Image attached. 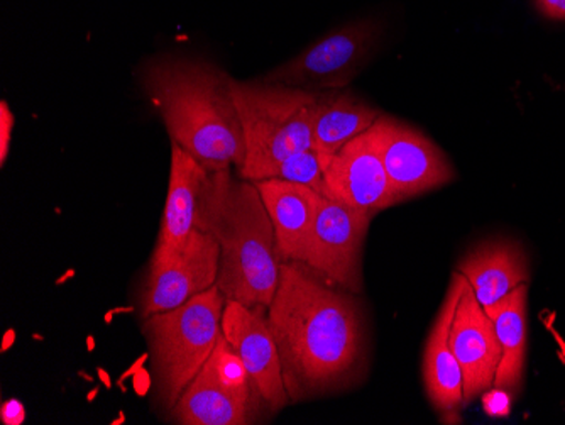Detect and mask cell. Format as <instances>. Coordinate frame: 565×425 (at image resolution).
<instances>
[{"mask_svg":"<svg viewBox=\"0 0 565 425\" xmlns=\"http://www.w3.org/2000/svg\"><path fill=\"white\" fill-rule=\"evenodd\" d=\"M268 322L290 404L348 392L366 379L363 304L300 262H282Z\"/></svg>","mask_w":565,"mask_h":425,"instance_id":"cell-1","label":"cell"},{"mask_svg":"<svg viewBox=\"0 0 565 425\" xmlns=\"http://www.w3.org/2000/svg\"><path fill=\"white\" fill-rule=\"evenodd\" d=\"M233 81L205 60L183 56H161L142 70V87L171 142L211 171L239 173L246 158Z\"/></svg>","mask_w":565,"mask_h":425,"instance_id":"cell-2","label":"cell"},{"mask_svg":"<svg viewBox=\"0 0 565 425\" xmlns=\"http://www.w3.org/2000/svg\"><path fill=\"white\" fill-rule=\"evenodd\" d=\"M199 230L221 246L217 287L231 302L268 310L278 290L282 259L258 187L236 170L214 171Z\"/></svg>","mask_w":565,"mask_h":425,"instance_id":"cell-3","label":"cell"},{"mask_svg":"<svg viewBox=\"0 0 565 425\" xmlns=\"http://www.w3.org/2000/svg\"><path fill=\"white\" fill-rule=\"evenodd\" d=\"M233 92L246 142V158L237 173L241 179L266 180L279 161L312 148L323 92L263 81H233Z\"/></svg>","mask_w":565,"mask_h":425,"instance_id":"cell-4","label":"cell"},{"mask_svg":"<svg viewBox=\"0 0 565 425\" xmlns=\"http://www.w3.org/2000/svg\"><path fill=\"white\" fill-rule=\"evenodd\" d=\"M227 298L217 285L177 309L145 317L142 334L151 357L152 386L164 411L171 412L222 338Z\"/></svg>","mask_w":565,"mask_h":425,"instance_id":"cell-5","label":"cell"},{"mask_svg":"<svg viewBox=\"0 0 565 425\" xmlns=\"http://www.w3.org/2000/svg\"><path fill=\"white\" fill-rule=\"evenodd\" d=\"M377 41L380 28L374 22L348 24L276 66L262 81L310 92L342 91L363 72Z\"/></svg>","mask_w":565,"mask_h":425,"instance_id":"cell-6","label":"cell"},{"mask_svg":"<svg viewBox=\"0 0 565 425\" xmlns=\"http://www.w3.org/2000/svg\"><path fill=\"white\" fill-rule=\"evenodd\" d=\"M398 202L449 185L457 173L443 149L414 126L381 114L367 129Z\"/></svg>","mask_w":565,"mask_h":425,"instance_id":"cell-7","label":"cell"},{"mask_svg":"<svg viewBox=\"0 0 565 425\" xmlns=\"http://www.w3.org/2000/svg\"><path fill=\"white\" fill-rule=\"evenodd\" d=\"M371 221V215L320 195L316 222L300 263L332 284L361 294L364 241Z\"/></svg>","mask_w":565,"mask_h":425,"instance_id":"cell-8","label":"cell"},{"mask_svg":"<svg viewBox=\"0 0 565 425\" xmlns=\"http://www.w3.org/2000/svg\"><path fill=\"white\" fill-rule=\"evenodd\" d=\"M221 246L207 231L196 227L180 252L160 263H149L142 291V316L177 309L217 284Z\"/></svg>","mask_w":565,"mask_h":425,"instance_id":"cell-9","label":"cell"},{"mask_svg":"<svg viewBox=\"0 0 565 425\" xmlns=\"http://www.w3.org/2000/svg\"><path fill=\"white\" fill-rule=\"evenodd\" d=\"M222 334L239 354L271 414L287 407L290 399L285 389L278 346L269 328L266 309L227 300L222 316Z\"/></svg>","mask_w":565,"mask_h":425,"instance_id":"cell-10","label":"cell"},{"mask_svg":"<svg viewBox=\"0 0 565 425\" xmlns=\"http://www.w3.org/2000/svg\"><path fill=\"white\" fill-rule=\"evenodd\" d=\"M322 195L371 217L399 204L367 131L326 161Z\"/></svg>","mask_w":565,"mask_h":425,"instance_id":"cell-11","label":"cell"},{"mask_svg":"<svg viewBox=\"0 0 565 425\" xmlns=\"http://www.w3.org/2000/svg\"><path fill=\"white\" fill-rule=\"evenodd\" d=\"M450 348L465 380V405L494 386L501 361L493 319L478 302L471 285H466L450 329Z\"/></svg>","mask_w":565,"mask_h":425,"instance_id":"cell-12","label":"cell"},{"mask_svg":"<svg viewBox=\"0 0 565 425\" xmlns=\"http://www.w3.org/2000/svg\"><path fill=\"white\" fill-rule=\"evenodd\" d=\"M466 285L468 280L465 275L454 273L449 290L428 332L422 361L425 393L431 407L443 415L444 421L449 415L456 417L457 412L465 407V380L450 348V329Z\"/></svg>","mask_w":565,"mask_h":425,"instance_id":"cell-13","label":"cell"},{"mask_svg":"<svg viewBox=\"0 0 565 425\" xmlns=\"http://www.w3.org/2000/svg\"><path fill=\"white\" fill-rule=\"evenodd\" d=\"M212 173L214 171L202 167L177 142H171L167 204L151 263L163 262L180 252L193 230L199 227L200 212L211 185Z\"/></svg>","mask_w":565,"mask_h":425,"instance_id":"cell-14","label":"cell"},{"mask_svg":"<svg viewBox=\"0 0 565 425\" xmlns=\"http://www.w3.org/2000/svg\"><path fill=\"white\" fill-rule=\"evenodd\" d=\"M471 285L484 309L497 306L520 285L529 284V258L522 244L511 240H493L476 246L457 266Z\"/></svg>","mask_w":565,"mask_h":425,"instance_id":"cell-15","label":"cell"},{"mask_svg":"<svg viewBox=\"0 0 565 425\" xmlns=\"http://www.w3.org/2000/svg\"><path fill=\"white\" fill-rule=\"evenodd\" d=\"M253 183L258 187L271 217L282 262H301L316 222L320 193L287 180L268 179Z\"/></svg>","mask_w":565,"mask_h":425,"instance_id":"cell-16","label":"cell"},{"mask_svg":"<svg viewBox=\"0 0 565 425\" xmlns=\"http://www.w3.org/2000/svg\"><path fill=\"white\" fill-rule=\"evenodd\" d=\"M380 116L376 107L352 92H323L313 124L312 148L327 161L352 139L364 135Z\"/></svg>","mask_w":565,"mask_h":425,"instance_id":"cell-17","label":"cell"},{"mask_svg":"<svg viewBox=\"0 0 565 425\" xmlns=\"http://www.w3.org/2000/svg\"><path fill=\"white\" fill-rule=\"evenodd\" d=\"M526 297L529 284H523L497 306L484 309L493 319L501 344V361L494 376V386L507 390L513 396L522 390L525 371Z\"/></svg>","mask_w":565,"mask_h":425,"instance_id":"cell-18","label":"cell"},{"mask_svg":"<svg viewBox=\"0 0 565 425\" xmlns=\"http://www.w3.org/2000/svg\"><path fill=\"white\" fill-rule=\"evenodd\" d=\"M262 414L196 374L171 408L170 418L182 425H246L256 424Z\"/></svg>","mask_w":565,"mask_h":425,"instance_id":"cell-19","label":"cell"},{"mask_svg":"<svg viewBox=\"0 0 565 425\" xmlns=\"http://www.w3.org/2000/svg\"><path fill=\"white\" fill-rule=\"evenodd\" d=\"M199 374L243 404L259 412H271L254 386L249 371L244 366L239 354L234 351L233 346L228 344L224 334L218 339L217 346Z\"/></svg>","mask_w":565,"mask_h":425,"instance_id":"cell-20","label":"cell"},{"mask_svg":"<svg viewBox=\"0 0 565 425\" xmlns=\"http://www.w3.org/2000/svg\"><path fill=\"white\" fill-rule=\"evenodd\" d=\"M323 168H326V160L320 157L319 151H316L313 148H307L279 161V163L273 168L268 179L300 183V185L316 190V192L322 195Z\"/></svg>","mask_w":565,"mask_h":425,"instance_id":"cell-21","label":"cell"},{"mask_svg":"<svg viewBox=\"0 0 565 425\" xmlns=\"http://www.w3.org/2000/svg\"><path fill=\"white\" fill-rule=\"evenodd\" d=\"M511 402H513V395L507 390L497 389V386H491L490 390L482 393V407L491 417H503V415L510 414Z\"/></svg>","mask_w":565,"mask_h":425,"instance_id":"cell-22","label":"cell"},{"mask_svg":"<svg viewBox=\"0 0 565 425\" xmlns=\"http://www.w3.org/2000/svg\"><path fill=\"white\" fill-rule=\"evenodd\" d=\"M12 129H14V114L9 109L6 100L0 103V163L4 167L11 149Z\"/></svg>","mask_w":565,"mask_h":425,"instance_id":"cell-23","label":"cell"},{"mask_svg":"<svg viewBox=\"0 0 565 425\" xmlns=\"http://www.w3.org/2000/svg\"><path fill=\"white\" fill-rule=\"evenodd\" d=\"M0 422L4 425H21L25 422L24 405L15 399L6 400L0 407Z\"/></svg>","mask_w":565,"mask_h":425,"instance_id":"cell-24","label":"cell"},{"mask_svg":"<svg viewBox=\"0 0 565 425\" xmlns=\"http://www.w3.org/2000/svg\"><path fill=\"white\" fill-rule=\"evenodd\" d=\"M536 11L552 21H565V0H533Z\"/></svg>","mask_w":565,"mask_h":425,"instance_id":"cell-25","label":"cell"}]
</instances>
